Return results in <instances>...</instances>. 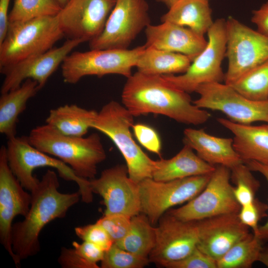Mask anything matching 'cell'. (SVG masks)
I'll return each mask as SVG.
<instances>
[{
    "mask_svg": "<svg viewBox=\"0 0 268 268\" xmlns=\"http://www.w3.org/2000/svg\"><path fill=\"white\" fill-rule=\"evenodd\" d=\"M121 97L134 117L152 113L194 125L203 124L210 117L209 112L193 103L188 93L173 86L163 75L137 71L127 78Z\"/></svg>",
    "mask_w": 268,
    "mask_h": 268,
    "instance_id": "6da1fadb",
    "label": "cell"
},
{
    "mask_svg": "<svg viewBox=\"0 0 268 268\" xmlns=\"http://www.w3.org/2000/svg\"><path fill=\"white\" fill-rule=\"evenodd\" d=\"M59 186L56 173L48 170L31 192L27 214L23 220L13 224L12 247L20 264L40 250L39 235L43 228L51 221L64 217L68 209L78 202L79 191L62 193L58 190Z\"/></svg>",
    "mask_w": 268,
    "mask_h": 268,
    "instance_id": "7a4b0ae2",
    "label": "cell"
},
{
    "mask_svg": "<svg viewBox=\"0 0 268 268\" xmlns=\"http://www.w3.org/2000/svg\"><path fill=\"white\" fill-rule=\"evenodd\" d=\"M27 137L32 145L62 161L82 179H95L98 165L106 158L97 133L87 137L69 136L45 124L32 129Z\"/></svg>",
    "mask_w": 268,
    "mask_h": 268,
    "instance_id": "3957f363",
    "label": "cell"
},
{
    "mask_svg": "<svg viewBox=\"0 0 268 268\" xmlns=\"http://www.w3.org/2000/svg\"><path fill=\"white\" fill-rule=\"evenodd\" d=\"M134 117L124 105L111 101L98 112L92 129L113 142L125 159L130 178L139 184L145 179L152 178L155 160L142 150L133 137L131 128Z\"/></svg>",
    "mask_w": 268,
    "mask_h": 268,
    "instance_id": "277c9868",
    "label": "cell"
},
{
    "mask_svg": "<svg viewBox=\"0 0 268 268\" xmlns=\"http://www.w3.org/2000/svg\"><path fill=\"white\" fill-rule=\"evenodd\" d=\"M230 214L196 221H183L166 212L156 227L155 245L148 256L150 263L163 266L191 254L202 237L226 221Z\"/></svg>",
    "mask_w": 268,
    "mask_h": 268,
    "instance_id": "5b68a950",
    "label": "cell"
},
{
    "mask_svg": "<svg viewBox=\"0 0 268 268\" xmlns=\"http://www.w3.org/2000/svg\"><path fill=\"white\" fill-rule=\"evenodd\" d=\"M64 36L57 15L9 21L0 43V69L47 51Z\"/></svg>",
    "mask_w": 268,
    "mask_h": 268,
    "instance_id": "8992f818",
    "label": "cell"
},
{
    "mask_svg": "<svg viewBox=\"0 0 268 268\" xmlns=\"http://www.w3.org/2000/svg\"><path fill=\"white\" fill-rule=\"evenodd\" d=\"M6 150L10 169L22 187L30 193L40 181L33 175V171L39 167H50L56 169L61 178L77 184L83 202L88 203L92 201L93 193L90 180L79 178L62 161L32 145L27 136H15L8 139Z\"/></svg>",
    "mask_w": 268,
    "mask_h": 268,
    "instance_id": "52a82bcc",
    "label": "cell"
},
{
    "mask_svg": "<svg viewBox=\"0 0 268 268\" xmlns=\"http://www.w3.org/2000/svg\"><path fill=\"white\" fill-rule=\"evenodd\" d=\"M145 48L144 45L132 49H90L71 53L61 65L64 81L75 84L85 76L101 77L111 74L128 78Z\"/></svg>",
    "mask_w": 268,
    "mask_h": 268,
    "instance_id": "ba28073f",
    "label": "cell"
},
{
    "mask_svg": "<svg viewBox=\"0 0 268 268\" xmlns=\"http://www.w3.org/2000/svg\"><path fill=\"white\" fill-rule=\"evenodd\" d=\"M206 34L205 47L192 62L186 72L178 75H163L173 86L188 93L195 92L201 85L224 80L221 65L226 51V20H215Z\"/></svg>",
    "mask_w": 268,
    "mask_h": 268,
    "instance_id": "9c48e42d",
    "label": "cell"
},
{
    "mask_svg": "<svg viewBox=\"0 0 268 268\" xmlns=\"http://www.w3.org/2000/svg\"><path fill=\"white\" fill-rule=\"evenodd\" d=\"M231 170L218 165L204 189L183 206L166 213L183 221H196L238 213L241 207L230 183Z\"/></svg>",
    "mask_w": 268,
    "mask_h": 268,
    "instance_id": "30bf717a",
    "label": "cell"
},
{
    "mask_svg": "<svg viewBox=\"0 0 268 268\" xmlns=\"http://www.w3.org/2000/svg\"><path fill=\"white\" fill-rule=\"evenodd\" d=\"M211 174L162 182L147 178L138 184L140 213L155 225L170 208L188 201L205 187Z\"/></svg>",
    "mask_w": 268,
    "mask_h": 268,
    "instance_id": "8fae6325",
    "label": "cell"
},
{
    "mask_svg": "<svg viewBox=\"0 0 268 268\" xmlns=\"http://www.w3.org/2000/svg\"><path fill=\"white\" fill-rule=\"evenodd\" d=\"M224 83L231 85L245 73L268 60V37L229 16L226 20Z\"/></svg>",
    "mask_w": 268,
    "mask_h": 268,
    "instance_id": "7c38bea8",
    "label": "cell"
},
{
    "mask_svg": "<svg viewBox=\"0 0 268 268\" xmlns=\"http://www.w3.org/2000/svg\"><path fill=\"white\" fill-rule=\"evenodd\" d=\"M146 0H116L102 32L89 42L90 49H128L150 24Z\"/></svg>",
    "mask_w": 268,
    "mask_h": 268,
    "instance_id": "4fadbf2b",
    "label": "cell"
},
{
    "mask_svg": "<svg viewBox=\"0 0 268 268\" xmlns=\"http://www.w3.org/2000/svg\"><path fill=\"white\" fill-rule=\"evenodd\" d=\"M195 92L200 97L193 103L201 109L220 111L238 124L250 125L257 121L268 123V100H250L230 85L222 82L201 85Z\"/></svg>",
    "mask_w": 268,
    "mask_h": 268,
    "instance_id": "5bb4252c",
    "label": "cell"
},
{
    "mask_svg": "<svg viewBox=\"0 0 268 268\" xmlns=\"http://www.w3.org/2000/svg\"><path fill=\"white\" fill-rule=\"evenodd\" d=\"M116 0H69L57 15L68 39L89 42L103 31Z\"/></svg>",
    "mask_w": 268,
    "mask_h": 268,
    "instance_id": "9a60e30c",
    "label": "cell"
},
{
    "mask_svg": "<svg viewBox=\"0 0 268 268\" xmlns=\"http://www.w3.org/2000/svg\"><path fill=\"white\" fill-rule=\"evenodd\" d=\"M90 183L93 193L103 199L104 215L123 214L133 217L140 213L138 184L130 178L126 165L119 164L105 169Z\"/></svg>",
    "mask_w": 268,
    "mask_h": 268,
    "instance_id": "2e32d148",
    "label": "cell"
},
{
    "mask_svg": "<svg viewBox=\"0 0 268 268\" xmlns=\"http://www.w3.org/2000/svg\"><path fill=\"white\" fill-rule=\"evenodd\" d=\"M10 169L7 158L6 146L0 149V240L16 266L20 263L12 247V221L17 215L24 217L31 201L28 193Z\"/></svg>",
    "mask_w": 268,
    "mask_h": 268,
    "instance_id": "e0dca14e",
    "label": "cell"
},
{
    "mask_svg": "<svg viewBox=\"0 0 268 268\" xmlns=\"http://www.w3.org/2000/svg\"><path fill=\"white\" fill-rule=\"evenodd\" d=\"M82 41L67 39L62 46L31 56L14 65L0 69L4 76L0 93L19 86L26 79L36 81L41 90L48 79L61 65L66 57Z\"/></svg>",
    "mask_w": 268,
    "mask_h": 268,
    "instance_id": "ac0fdd59",
    "label": "cell"
},
{
    "mask_svg": "<svg viewBox=\"0 0 268 268\" xmlns=\"http://www.w3.org/2000/svg\"><path fill=\"white\" fill-rule=\"evenodd\" d=\"M145 30L147 47L179 53L192 62L205 47L207 40L191 29L170 22L148 25Z\"/></svg>",
    "mask_w": 268,
    "mask_h": 268,
    "instance_id": "d6986e66",
    "label": "cell"
},
{
    "mask_svg": "<svg viewBox=\"0 0 268 268\" xmlns=\"http://www.w3.org/2000/svg\"><path fill=\"white\" fill-rule=\"evenodd\" d=\"M183 142L196 150L201 159L213 166L231 169L244 163L234 148L233 138L213 136L203 129L187 128L184 131Z\"/></svg>",
    "mask_w": 268,
    "mask_h": 268,
    "instance_id": "ffe728a7",
    "label": "cell"
},
{
    "mask_svg": "<svg viewBox=\"0 0 268 268\" xmlns=\"http://www.w3.org/2000/svg\"><path fill=\"white\" fill-rule=\"evenodd\" d=\"M217 120L233 134L234 148L244 162L253 160L268 164V124L251 126L223 118Z\"/></svg>",
    "mask_w": 268,
    "mask_h": 268,
    "instance_id": "44dd1931",
    "label": "cell"
},
{
    "mask_svg": "<svg viewBox=\"0 0 268 268\" xmlns=\"http://www.w3.org/2000/svg\"><path fill=\"white\" fill-rule=\"evenodd\" d=\"M215 167L206 162L187 144L174 157L155 161L152 179L169 181L187 177L212 173Z\"/></svg>",
    "mask_w": 268,
    "mask_h": 268,
    "instance_id": "7402d4cb",
    "label": "cell"
},
{
    "mask_svg": "<svg viewBox=\"0 0 268 268\" xmlns=\"http://www.w3.org/2000/svg\"><path fill=\"white\" fill-rule=\"evenodd\" d=\"M40 89L36 81L26 79L19 86L0 97V133L7 139L16 136L18 117L26 107L28 101Z\"/></svg>",
    "mask_w": 268,
    "mask_h": 268,
    "instance_id": "603a6c76",
    "label": "cell"
},
{
    "mask_svg": "<svg viewBox=\"0 0 268 268\" xmlns=\"http://www.w3.org/2000/svg\"><path fill=\"white\" fill-rule=\"evenodd\" d=\"M211 13L208 0H178L161 17V21L186 27L204 36L214 23Z\"/></svg>",
    "mask_w": 268,
    "mask_h": 268,
    "instance_id": "cb8c5ba5",
    "label": "cell"
},
{
    "mask_svg": "<svg viewBox=\"0 0 268 268\" xmlns=\"http://www.w3.org/2000/svg\"><path fill=\"white\" fill-rule=\"evenodd\" d=\"M237 214L204 235L197 248L217 261L236 243L246 237L250 233L249 227L240 222Z\"/></svg>",
    "mask_w": 268,
    "mask_h": 268,
    "instance_id": "d4e9b609",
    "label": "cell"
},
{
    "mask_svg": "<svg viewBox=\"0 0 268 268\" xmlns=\"http://www.w3.org/2000/svg\"><path fill=\"white\" fill-rule=\"evenodd\" d=\"M98 112L75 104H66L50 110L45 124L63 134L84 136L92 128Z\"/></svg>",
    "mask_w": 268,
    "mask_h": 268,
    "instance_id": "484cf974",
    "label": "cell"
},
{
    "mask_svg": "<svg viewBox=\"0 0 268 268\" xmlns=\"http://www.w3.org/2000/svg\"><path fill=\"white\" fill-rule=\"evenodd\" d=\"M192 63L187 56L146 47L136 63L137 71L152 75L184 73Z\"/></svg>",
    "mask_w": 268,
    "mask_h": 268,
    "instance_id": "4316f807",
    "label": "cell"
},
{
    "mask_svg": "<svg viewBox=\"0 0 268 268\" xmlns=\"http://www.w3.org/2000/svg\"><path fill=\"white\" fill-rule=\"evenodd\" d=\"M156 240V227L150 223L146 215L140 213L132 217L127 234L115 244L132 253L148 258Z\"/></svg>",
    "mask_w": 268,
    "mask_h": 268,
    "instance_id": "83f0119b",
    "label": "cell"
},
{
    "mask_svg": "<svg viewBox=\"0 0 268 268\" xmlns=\"http://www.w3.org/2000/svg\"><path fill=\"white\" fill-rule=\"evenodd\" d=\"M262 242L258 237L250 233L217 261V268H251L258 261L263 248Z\"/></svg>",
    "mask_w": 268,
    "mask_h": 268,
    "instance_id": "f1b7e54d",
    "label": "cell"
},
{
    "mask_svg": "<svg viewBox=\"0 0 268 268\" xmlns=\"http://www.w3.org/2000/svg\"><path fill=\"white\" fill-rule=\"evenodd\" d=\"M245 97L268 100V60L251 69L230 85Z\"/></svg>",
    "mask_w": 268,
    "mask_h": 268,
    "instance_id": "f546056e",
    "label": "cell"
},
{
    "mask_svg": "<svg viewBox=\"0 0 268 268\" xmlns=\"http://www.w3.org/2000/svg\"><path fill=\"white\" fill-rule=\"evenodd\" d=\"M62 6L56 0H15L9 13V21L57 15Z\"/></svg>",
    "mask_w": 268,
    "mask_h": 268,
    "instance_id": "4dcf8cb0",
    "label": "cell"
},
{
    "mask_svg": "<svg viewBox=\"0 0 268 268\" xmlns=\"http://www.w3.org/2000/svg\"><path fill=\"white\" fill-rule=\"evenodd\" d=\"M231 180L235 184L233 192L240 206L252 202L260 187L259 182L254 177L252 171L244 163L230 169Z\"/></svg>",
    "mask_w": 268,
    "mask_h": 268,
    "instance_id": "1f68e13d",
    "label": "cell"
},
{
    "mask_svg": "<svg viewBox=\"0 0 268 268\" xmlns=\"http://www.w3.org/2000/svg\"><path fill=\"white\" fill-rule=\"evenodd\" d=\"M148 258L137 255L121 248L115 243L105 252L102 268H142L148 265Z\"/></svg>",
    "mask_w": 268,
    "mask_h": 268,
    "instance_id": "d6a6232c",
    "label": "cell"
},
{
    "mask_svg": "<svg viewBox=\"0 0 268 268\" xmlns=\"http://www.w3.org/2000/svg\"><path fill=\"white\" fill-rule=\"evenodd\" d=\"M76 236L83 241L93 243L105 252L114 244V242L105 230L97 222L74 228Z\"/></svg>",
    "mask_w": 268,
    "mask_h": 268,
    "instance_id": "836d02e7",
    "label": "cell"
},
{
    "mask_svg": "<svg viewBox=\"0 0 268 268\" xmlns=\"http://www.w3.org/2000/svg\"><path fill=\"white\" fill-rule=\"evenodd\" d=\"M132 217L123 214L104 215L96 222L107 231L114 243L121 240L127 234Z\"/></svg>",
    "mask_w": 268,
    "mask_h": 268,
    "instance_id": "e575fe53",
    "label": "cell"
},
{
    "mask_svg": "<svg viewBox=\"0 0 268 268\" xmlns=\"http://www.w3.org/2000/svg\"><path fill=\"white\" fill-rule=\"evenodd\" d=\"M268 206L256 198L251 203L241 206L237 214L239 220L243 224L251 228L256 235L258 231L259 221L267 213Z\"/></svg>",
    "mask_w": 268,
    "mask_h": 268,
    "instance_id": "d590c367",
    "label": "cell"
},
{
    "mask_svg": "<svg viewBox=\"0 0 268 268\" xmlns=\"http://www.w3.org/2000/svg\"><path fill=\"white\" fill-rule=\"evenodd\" d=\"M166 268H217V261L197 247L185 258L165 265Z\"/></svg>",
    "mask_w": 268,
    "mask_h": 268,
    "instance_id": "8d00e7d4",
    "label": "cell"
},
{
    "mask_svg": "<svg viewBox=\"0 0 268 268\" xmlns=\"http://www.w3.org/2000/svg\"><path fill=\"white\" fill-rule=\"evenodd\" d=\"M132 129L135 136L142 146L150 152L160 154L161 142L154 129L143 124H134Z\"/></svg>",
    "mask_w": 268,
    "mask_h": 268,
    "instance_id": "74e56055",
    "label": "cell"
},
{
    "mask_svg": "<svg viewBox=\"0 0 268 268\" xmlns=\"http://www.w3.org/2000/svg\"><path fill=\"white\" fill-rule=\"evenodd\" d=\"M73 248L87 262L92 268H98L97 263L104 258L105 251L97 245L83 241L80 244L76 241L72 243Z\"/></svg>",
    "mask_w": 268,
    "mask_h": 268,
    "instance_id": "f35d334b",
    "label": "cell"
},
{
    "mask_svg": "<svg viewBox=\"0 0 268 268\" xmlns=\"http://www.w3.org/2000/svg\"><path fill=\"white\" fill-rule=\"evenodd\" d=\"M58 261L64 268H92L73 248L63 247Z\"/></svg>",
    "mask_w": 268,
    "mask_h": 268,
    "instance_id": "ab89813d",
    "label": "cell"
},
{
    "mask_svg": "<svg viewBox=\"0 0 268 268\" xmlns=\"http://www.w3.org/2000/svg\"><path fill=\"white\" fill-rule=\"evenodd\" d=\"M252 171H256L262 174L268 183V164H264L256 161H247L244 162ZM262 241H268V219L263 225L259 227L257 234L255 235Z\"/></svg>",
    "mask_w": 268,
    "mask_h": 268,
    "instance_id": "60d3db41",
    "label": "cell"
},
{
    "mask_svg": "<svg viewBox=\"0 0 268 268\" xmlns=\"http://www.w3.org/2000/svg\"><path fill=\"white\" fill-rule=\"evenodd\" d=\"M252 22L257 27V30L263 35L268 37V1L261 7L252 12Z\"/></svg>",
    "mask_w": 268,
    "mask_h": 268,
    "instance_id": "b9f144b4",
    "label": "cell"
},
{
    "mask_svg": "<svg viewBox=\"0 0 268 268\" xmlns=\"http://www.w3.org/2000/svg\"><path fill=\"white\" fill-rule=\"evenodd\" d=\"M10 0H0V43L3 41L7 30Z\"/></svg>",
    "mask_w": 268,
    "mask_h": 268,
    "instance_id": "7bdbcfd3",
    "label": "cell"
},
{
    "mask_svg": "<svg viewBox=\"0 0 268 268\" xmlns=\"http://www.w3.org/2000/svg\"><path fill=\"white\" fill-rule=\"evenodd\" d=\"M258 261L268 267V248H263L258 259Z\"/></svg>",
    "mask_w": 268,
    "mask_h": 268,
    "instance_id": "ee69618b",
    "label": "cell"
},
{
    "mask_svg": "<svg viewBox=\"0 0 268 268\" xmlns=\"http://www.w3.org/2000/svg\"><path fill=\"white\" fill-rule=\"evenodd\" d=\"M178 0H156L157 2H161L165 4L168 8H170Z\"/></svg>",
    "mask_w": 268,
    "mask_h": 268,
    "instance_id": "f6af8a7d",
    "label": "cell"
},
{
    "mask_svg": "<svg viewBox=\"0 0 268 268\" xmlns=\"http://www.w3.org/2000/svg\"><path fill=\"white\" fill-rule=\"evenodd\" d=\"M60 5L63 7L64 6L69 0H56Z\"/></svg>",
    "mask_w": 268,
    "mask_h": 268,
    "instance_id": "bcb514c9",
    "label": "cell"
}]
</instances>
